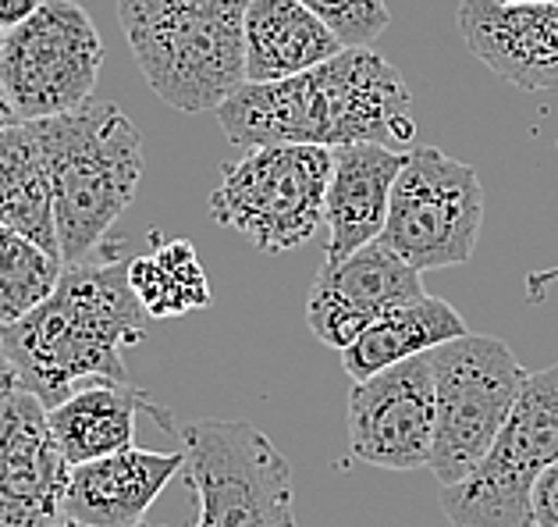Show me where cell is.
Listing matches in <instances>:
<instances>
[{
    "label": "cell",
    "mask_w": 558,
    "mask_h": 527,
    "mask_svg": "<svg viewBox=\"0 0 558 527\" xmlns=\"http://www.w3.org/2000/svg\"><path fill=\"white\" fill-rule=\"evenodd\" d=\"M217 125L239 151L270 143L402 151L416 136L413 93L374 47H345L331 61L281 83H246L217 107Z\"/></svg>",
    "instance_id": "6da1fadb"
},
{
    "label": "cell",
    "mask_w": 558,
    "mask_h": 527,
    "mask_svg": "<svg viewBox=\"0 0 558 527\" xmlns=\"http://www.w3.org/2000/svg\"><path fill=\"white\" fill-rule=\"evenodd\" d=\"M125 242H100L83 261L64 264L58 289L25 318L0 324L25 392L58 407L93 382H129L125 349L146 339L143 307L129 286Z\"/></svg>",
    "instance_id": "7a4b0ae2"
},
{
    "label": "cell",
    "mask_w": 558,
    "mask_h": 527,
    "mask_svg": "<svg viewBox=\"0 0 558 527\" xmlns=\"http://www.w3.org/2000/svg\"><path fill=\"white\" fill-rule=\"evenodd\" d=\"M47 160L61 261L75 264L107 239L143 182V136L111 100L89 97L33 121Z\"/></svg>",
    "instance_id": "3957f363"
},
{
    "label": "cell",
    "mask_w": 558,
    "mask_h": 527,
    "mask_svg": "<svg viewBox=\"0 0 558 527\" xmlns=\"http://www.w3.org/2000/svg\"><path fill=\"white\" fill-rule=\"evenodd\" d=\"M246 8L250 0H118V19L149 89L199 115L246 86Z\"/></svg>",
    "instance_id": "277c9868"
},
{
    "label": "cell",
    "mask_w": 558,
    "mask_h": 527,
    "mask_svg": "<svg viewBox=\"0 0 558 527\" xmlns=\"http://www.w3.org/2000/svg\"><path fill=\"white\" fill-rule=\"evenodd\" d=\"M434 450L427 470L441 489L470 478L495 445L530 371L492 335H459L430 349Z\"/></svg>",
    "instance_id": "5b68a950"
},
{
    "label": "cell",
    "mask_w": 558,
    "mask_h": 527,
    "mask_svg": "<svg viewBox=\"0 0 558 527\" xmlns=\"http://www.w3.org/2000/svg\"><path fill=\"white\" fill-rule=\"evenodd\" d=\"M179 442L199 499L196 527H299L292 467L256 424L189 421Z\"/></svg>",
    "instance_id": "8992f818"
},
{
    "label": "cell",
    "mask_w": 558,
    "mask_h": 527,
    "mask_svg": "<svg viewBox=\"0 0 558 527\" xmlns=\"http://www.w3.org/2000/svg\"><path fill=\"white\" fill-rule=\"evenodd\" d=\"M335 151L328 146L270 143L250 146L221 168L210 193V218L264 253H284L310 242L324 221Z\"/></svg>",
    "instance_id": "52a82bcc"
},
{
    "label": "cell",
    "mask_w": 558,
    "mask_h": 527,
    "mask_svg": "<svg viewBox=\"0 0 558 527\" xmlns=\"http://www.w3.org/2000/svg\"><path fill=\"white\" fill-rule=\"evenodd\" d=\"M558 459V363L526 378L506 428L470 478L441 489L452 527H534L530 495Z\"/></svg>",
    "instance_id": "ba28073f"
},
{
    "label": "cell",
    "mask_w": 558,
    "mask_h": 527,
    "mask_svg": "<svg viewBox=\"0 0 558 527\" xmlns=\"http://www.w3.org/2000/svg\"><path fill=\"white\" fill-rule=\"evenodd\" d=\"M484 225V185L476 171L438 146H416L391 189L380 242L420 275L466 264Z\"/></svg>",
    "instance_id": "9c48e42d"
},
{
    "label": "cell",
    "mask_w": 558,
    "mask_h": 527,
    "mask_svg": "<svg viewBox=\"0 0 558 527\" xmlns=\"http://www.w3.org/2000/svg\"><path fill=\"white\" fill-rule=\"evenodd\" d=\"M104 39L75 0H44L19 29L4 33L0 93L22 121L64 115L97 89Z\"/></svg>",
    "instance_id": "30bf717a"
},
{
    "label": "cell",
    "mask_w": 558,
    "mask_h": 527,
    "mask_svg": "<svg viewBox=\"0 0 558 527\" xmlns=\"http://www.w3.org/2000/svg\"><path fill=\"white\" fill-rule=\"evenodd\" d=\"M349 450L380 470H420L434 450L430 354L391 363L349 392Z\"/></svg>",
    "instance_id": "8fae6325"
},
{
    "label": "cell",
    "mask_w": 558,
    "mask_h": 527,
    "mask_svg": "<svg viewBox=\"0 0 558 527\" xmlns=\"http://www.w3.org/2000/svg\"><path fill=\"white\" fill-rule=\"evenodd\" d=\"M420 296H427L420 272L377 239L342 261H324L306 296V324L324 346L342 354L374 321Z\"/></svg>",
    "instance_id": "7c38bea8"
},
{
    "label": "cell",
    "mask_w": 558,
    "mask_h": 527,
    "mask_svg": "<svg viewBox=\"0 0 558 527\" xmlns=\"http://www.w3.org/2000/svg\"><path fill=\"white\" fill-rule=\"evenodd\" d=\"M68 475L47 407L25 388L11 392L0 403V527L58 524Z\"/></svg>",
    "instance_id": "4fadbf2b"
},
{
    "label": "cell",
    "mask_w": 558,
    "mask_h": 527,
    "mask_svg": "<svg viewBox=\"0 0 558 527\" xmlns=\"http://www.w3.org/2000/svg\"><path fill=\"white\" fill-rule=\"evenodd\" d=\"M462 44L523 93H558V4L462 0Z\"/></svg>",
    "instance_id": "5bb4252c"
},
{
    "label": "cell",
    "mask_w": 558,
    "mask_h": 527,
    "mask_svg": "<svg viewBox=\"0 0 558 527\" xmlns=\"http://www.w3.org/2000/svg\"><path fill=\"white\" fill-rule=\"evenodd\" d=\"M185 467V453L121 450L72 467L61 517L83 527H143L165 484Z\"/></svg>",
    "instance_id": "9a60e30c"
},
{
    "label": "cell",
    "mask_w": 558,
    "mask_h": 527,
    "mask_svg": "<svg viewBox=\"0 0 558 527\" xmlns=\"http://www.w3.org/2000/svg\"><path fill=\"white\" fill-rule=\"evenodd\" d=\"M402 165L405 154L391 151V146H338L328 196H324V225H328L324 261H342V256L363 250L366 242L380 239L391 207V189Z\"/></svg>",
    "instance_id": "2e32d148"
},
{
    "label": "cell",
    "mask_w": 558,
    "mask_h": 527,
    "mask_svg": "<svg viewBox=\"0 0 558 527\" xmlns=\"http://www.w3.org/2000/svg\"><path fill=\"white\" fill-rule=\"evenodd\" d=\"M242 39L246 83H281L345 50L342 39L299 0H250Z\"/></svg>",
    "instance_id": "e0dca14e"
},
{
    "label": "cell",
    "mask_w": 558,
    "mask_h": 527,
    "mask_svg": "<svg viewBox=\"0 0 558 527\" xmlns=\"http://www.w3.org/2000/svg\"><path fill=\"white\" fill-rule=\"evenodd\" d=\"M140 410H154L143 388L129 382H93L50 407L47 421L64 459L78 467L132 450Z\"/></svg>",
    "instance_id": "ac0fdd59"
},
{
    "label": "cell",
    "mask_w": 558,
    "mask_h": 527,
    "mask_svg": "<svg viewBox=\"0 0 558 527\" xmlns=\"http://www.w3.org/2000/svg\"><path fill=\"white\" fill-rule=\"evenodd\" d=\"M459 335H466V321L459 310L438 296H420V300L374 321L356 343L342 349V363L352 382H366L391 363L424 357L430 349L459 339Z\"/></svg>",
    "instance_id": "d6986e66"
},
{
    "label": "cell",
    "mask_w": 558,
    "mask_h": 527,
    "mask_svg": "<svg viewBox=\"0 0 558 527\" xmlns=\"http://www.w3.org/2000/svg\"><path fill=\"white\" fill-rule=\"evenodd\" d=\"M0 225L15 228L19 236L61 256L50 175L33 121H15V125L0 129Z\"/></svg>",
    "instance_id": "ffe728a7"
},
{
    "label": "cell",
    "mask_w": 558,
    "mask_h": 527,
    "mask_svg": "<svg viewBox=\"0 0 558 527\" xmlns=\"http://www.w3.org/2000/svg\"><path fill=\"white\" fill-rule=\"evenodd\" d=\"M129 286L143 314L154 321H171L210 307V278L189 239H160L154 232V253L129 261Z\"/></svg>",
    "instance_id": "44dd1931"
},
{
    "label": "cell",
    "mask_w": 558,
    "mask_h": 527,
    "mask_svg": "<svg viewBox=\"0 0 558 527\" xmlns=\"http://www.w3.org/2000/svg\"><path fill=\"white\" fill-rule=\"evenodd\" d=\"M61 272V256L19 236L15 228L0 225V324H11L36 310L58 289Z\"/></svg>",
    "instance_id": "7402d4cb"
},
{
    "label": "cell",
    "mask_w": 558,
    "mask_h": 527,
    "mask_svg": "<svg viewBox=\"0 0 558 527\" xmlns=\"http://www.w3.org/2000/svg\"><path fill=\"white\" fill-rule=\"evenodd\" d=\"M310 8L345 47H371L391 25L385 0H299Z\"/></svg>",
    "instance_id": "603a6c76"
},
{
    "label": "cell",
    "mask_w": 558,
    "mask_h": 527,
    "mask_svg": "<svg viewBox=\"0 0 558 527\" xmlns=\"http://www.w3.org/2000/svg\"><path fill=\"white\" fill-rule=\"evenodd\" d=\"M530 513H534V527H558V459L537 478Z\"/></svg>",
    "instance_id": "cb8c5ba5"
},
{
    "label": "cell",
    "mask_w": 558,
    "mask_h": 527,
    "mask_svg": "<svg viewBox=\"0 0 558 527\" xmlns=\"http://www.w3.org/2000/svg\"><path fill=\"white\" fill-rule=\"evenodd\" d=\"M44 0H0V33H11L33 15Z\"/></svg>",
    "instance_id": "d4e9b609"
},
{
    "label": "cell",
    "mask_w": 558,
    "mask_h": 527,
    "mask_svg": "<svg viewBox=\"0 0 558 527\" xmlns=\"http://www.w3.org/2000/svg\"><path fill=\"white\" fill-rule=\"evenodd\" d=\"M19 388H22L19 371H15V363H11L4 343H0V403H4V399L11 396V392H19Z\"/></svg>",
    "instance_id": "484cf974"
},
{
    "label": "cell",
    "mask_w": 558,
    "mask_h": 527,
    "mask_svg": "<svg viewBox=\"0 0 558 527\" xmlns=\"http://www.w3.org/2000/svg\"><path fill=\"white\" fill-rule=\"evenodd\" d=\"M15 121H22V118L15 115V107L8 104V97H4V93H0V129L15 125Z\"/></svg>",
    "instance_id": "4316f807"
},
{
    "label": "cell",
    "mask_w": 558,
    "mask_h": 527,
    "mask_svg": "<svg viewBox=\"0 0 558 527\" xmlns=\"http://www.w3.org/2000/svg\"><path fill=\"white\" fill-rule=\"evenodd\" d=\"M498 4H558V0H498Z\"/></svg>",
    "instance_id": "83f0119b"
},
{
    "label": "cell",
    "mask_w": 558,
    "mask_h": 527,
    "mask_svg": "<svg viewBox=\"0 0 558 527\" xmlns=\"http://www.w3.org/2000/svg\"><path fill=\"white\" fill-rule=\"evenodd\" d=\"M50 527H83V524H75V520H64V517H61L58 524H50Z\"/></svg>",
    "instance_id": "f1b7e54d"
},
{
    "label": "cell",
    "mask_w": 558,
    "mask_h": 527,
    "mask_svg": "<svg viewBox=\"0 0 558 527\" xmlns=\"http://www.w3.org/2000/svg\"><path fill=\"white\" fill-rule=\"evenodd\" d=\"M0 50H4V33H0Z\"/></svg>",
    "instance_id": "f546056e"
},
{
    "label": "cell",
    "mask_w": 558,
    "mask_h": 527,
    "mask_svg": "<svg viewBox=\"0 0 558 527\" xmlns=\"http://www.w3.org/2000/svg\"><path fill=\"white\" fill-rule=\"evenodd\" d=\"M143 527H154V524H143Z\"/></svg>",
    "instance_id": "4dcf8cb0"
}]
</instances>
